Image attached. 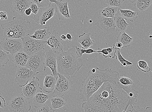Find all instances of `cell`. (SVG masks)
Instances as JSON below:
<instances>
[{
    "label": "cell",
    "mask_w": 152,
    "mask_h": 112,
    "mask_svg": "<svg viewBox=\"0 0 152 112\" xmlns=\"http://www.w3.org/2000/svg\"><path fill=\"white\" fill-rule=\"evenodd\" d=\"M149 37H150V38H151V37H152V36H151Z\"/></svg>",
    "instance_id": "681fc988"
},
{
    "label": "cell",
    "mask_w": 152,
    "mask_h": 112,
    "mask_svg": "<svg viewBox=\"0 0 152 112\" xmlns=\"http://www.w3.org/2000/svg\"><path fill=\"white\" fill-rule=\"evenodd\" d=\"M36 112H55L50 109V108L45 105V106L38 108Z\"/></svg>",
    "instance_id": "d590c367"
},
{
    "label": "cell",
    "mask_w": 152,
    "mask_h": 112,
    "mask_svg": "<svg viewBox=\"0 0 152 112\" xmlns=\"http://www.w3.org/2000/svg\"><path fill=\"white\" fill-rule=\"evenodd\" d=\"M32 3L30 0H13V13L16 17H21L25 15V11L30 7Z\"/></svg>",
    "instance_id": "2e32d148"
},
{
    "label": "cell",
    "mask_w": 152,
    "mask_h": 112,
    "mask_svg": "<svg viewBox=\"0 0 152 112\" xmlns=\"http://www.w3.org/2000/svg\"><path fill=\"white\" fill-rule=\"evenodd\" d=\"M58 78L53 93L56 95L63 96L72 90L73 82L69 79L58 73Z\"/></svg>",
    "instance_id": "8fae6325"
},
{
    "label": "cell",
    "mask_w": 152,
    "mask_h": 112,
    "mask_svg": "<svg viewBox=\"0 0 152 112\" xmlns=\"http://www.w3.org/2000/svg\"><path fill=\"white\" fill-rule=\"evenodd\" d=\"M58 1H63V0H57Z\"/></svg>",
    "instance_id": "c3c4849f"
},
{
    "label": "cell",
    "mask_w": 152,
    "mask_h": 112,
    "mask_svg": "<svg viewBox=\"0 0 152 112\" xmlns=\"http://www.w3.org/2000/svg\"><path fill=\"white\" fill-rule=\"evenodd\" d=\"M55 6L51 5L40 8L37 15L34 16V22L43 27L48 21L55 16Z\"/></svg>",
    "instance_id": "ba28073f"
},
{
    "label": "cell",
    "mask_w": 152,
    "mask_h": 112,
    "mask_svg": "<svg viewBox=\"0 0 152 112\" xmlns=\"http://www.w3.org/2000/svg\"><path fill=\"white\" fill-rule=\"evenodd\" d=\"M132 107V110H127L126 112H152V108L150 106L141 108L137 106L136 109L134 108L133 106Z\"/></svg>",
    "instance_id": "e575fe53"
},
{
    "label": "cell",
    "mask_w": 152,
    "mask_h": 112,
    "mask_svg": "<svg viewBox=\"0 0 152 112\" xmlns=\"http://www.w3.org/2000/svg\"><path fill=\"white\" fill-rule=\"evenodd\" d=\"M114 20L116 31L119 33L124 32L129 26V24L126 22V20L119 15L115 17Z\"/></svg>",
    "instance_id": "484cf974"
},
{
    "label": "cell",
    "mask_w": 152,
    "mask_h": 112,
    "mask_svg": "<svg viewBox=\"0 0 152 112\" xmlns=\"http://www.w3.org/2000/svg\"><path fill=\"white\" fill-rule=\"evenodd\" d=\"M6 107V101L4 98L0 95V108H4Z\"/></svg>",
    "instance_id": "ab89813d"
},
{
    "label": "cell",
    "mask_w": 152,
    "mask_h": 112,
    "mask_svg": "<svg viewBox=\"0 0 152 112\" xmlns=\"http://www.w3.org/2000/svg\"><path fill=\"white\" fill-rule=\"evenodd\" d=\"M51 33L49 28L45 27L43 30L39 29L35 30L34 31V34L30 35V36L35 39L46 41L50 36Z\"/></svg>",
    "instance_id": "44dd1931"
},
{
    "label": "cell",
    "mask_w": 152,
    "mask_h": 112,
    "mask_svg": "<svg viewBox=\"0 0 152 112\" xmlns=\"http://www.w3.org/2000/svg\"><path fill=\"white\" fill-rule=\"evenodd\" d=\"M58 73L68 78H75L83 65L82 58L77 54L75 46L68 51L56 52Z\"/></svg>",
    "instance_id": "3957f363"
},
{
    "label": "cell",
    "mask_w": 152,
    "mask_h": 112,
    "mask_svg": "<svg viewBox=\"0 0 152 112\" xmlns=\"http://www.w3.org/2000/svg\"><path fill=\"white\" fill-rule=\"evenodd\" d=\"M118 13L119 16H121L125 20L133 22L138 18L139 12L132 11L128 9H122L119 8Z\"/></svg>",
    "instance_id": "ffe728a7"
},
{
    "label": "cell",
    "mask_w": 152,
    "mask_h": 112,
    "mask_svg": "<svg viewBox=\"0 0 152 112\" xmlns=\"http://www.w3.org/2000/svg\"><path fill=\"white\" fill-rule=\"evenodd\" d=\"M9 61L8 54L0 49V68L4 67Z\"/></svg>",
    "instance_id": "4dcf8cb0"
},
{
    "label": "cell",
    "mask_w": 152,
    "mask_h": 112,
    "mask_svg": "<svg viewBox=\"0 0 152 112\" xmlns=\"http://www.w3.org/2000/svg\"><path fill=\"white\" fill-rule=\"evenodd\" d=\"M32 2L36 3L39 7H45L51 6L52 3L49 2V0H30Z\"/></svg>",
    "instance_id": "836d02e7"
},
{
    "label": "cell",
    "mask_w": 152,
    "mask_h": 112,
    "mask_svg": "<svg viewBox=\"0 0 152 112\" xmlns=\"http://www.w3.org/2000/svg\"><path fill=\"white\" fill-rule=\"evenodd\" d=\"M25 15L28 16H30L32 13L31 10L30 8L27 9L25 11Z\"/></svg>",
    "instance_id": "b9f144b4"
},
{
    "label": "cell",
    "mask_w": 152,
    "mask_h": 112,
    "mask_svg": "<svg viewBox=\"0 0 152 112\" xmlns=\"http://www.w3.org/2000/svg\"><path fill=\"white\" fill-rule=\"evenodd\" d=\"M128 1L130 3H133L134 2H136L137 0H128Z\"/></svg>",
    "instance_id": "bcb514c9"
},
{
    "label": "cell",
    "mask_w": 152,
    "mask_h": 112,
    "mask_svg": "<svg viewBox=\"0 0 152 112\" xmlns=\"http://www.w3.org/2000/svg\"><path fill=\"white\" fill-rule=\"evenodd\" d=\"M29 57L23 51H20L12 56V61L17 68L25 67Z\"/></svg>",
    "instance_id": "ac0fdd59"
},
{
    "label": "cell",
    "mask_w": 152,
    "mask_h": 112,
    "mask_svg": "<svg viewBox=\"0 0 152 112\" xmlns=\"http://www.w3.org/2000/svg\"><path fill=\"white\" fill-rule=\"evenodd\" d=\"M39 81V78H35L23 87L21 92V95L27 100L33 99L36 94L42 91V89L40 87Z\"/></svg>",
    "instance_id": "7c38bea8"
},
{
    "label": "cell",
    "mask_w": 152,
    "mask_h": 112,
    "mask_svg": "<svg viewBox=\"0 0 152 112\" xmlns=\"http://www.w3.org/2000/svg\"><path fill=\"white\" fill-rule=\"evenodd\" d=\"M115 45L116 47H117L116 48H118L119 49L124 48V47L122 43L120 42L119 41H117Z\"/></svg>",
    "instance_id": "7bdbcfd3"
},
{
    "label": "cell",
    "mask_w": 152,
    "mask_h": 112,
    "mask_svg": "<svg viewBox=\"0 0 152 112\" xmlns=\"http://www.w3.org/2000/svg\"><path fill=\"white\" fill-rule=\"evenodd\" d=\"M134 6L141 12H145L152 4V0H137Z\"/></svg>",
    "instance_id": "83f0119b"
},
{
    "label": "cell",
    "mask_w": 152,
    "mask_h": 112,
    "mask_svg": "<svg viewBox=\"0 0 152 112\" xmlns=\"http://www.w3.org/2000/svg\"><path fill=\"white\" fill-rule=\"evenodd\" d=\"M45 65L46 68L48 67L51 69L52 75L55 77L58 78L57 57L56 52L52 50H50L46 52Z\"/></svg>",
    "instance_id": "9a60e30c"
},
{
    "label": "cell",
    "mask_w": 152,
    "mask_h": 112,
    "mask_svg": "<svg viewBox=\"0 0 152 112\" xmlns=\"http://www.w3.org/2000/svg\"><path fill=\"white\" fill-rule=\"evenodd\" d=\"M78 41L82 45V47L86 49L92 46L95 43L94 41L91 39L90 33H84L80 35Z\"/></svg>",
    "instance_id": "d4e9b609"
},
{
    "label": "cell",
    "mask_w": 152,
    "mask_h": 112,
    "mask_svg": "<svg viewBox=\"0 0 152 112\" xmlns=\"http://www.w3.org/2000/svg\"><path fill=\"white\" fill-rule=\"evenodd\" d=\"M8 19V15L7 12L4 11L0 12V20H7Z\"/></svg>",
    "instance_id": "f35d334b"
},
{
    "label": "cell",
    "mask_w": 152,
    "mask_h": 112,
    "mask_svg": "<svg viewBox=\"0 0 152 112\" xmlns=\"http://www.w3.org/2000/svg\"><path fill=\"white\" fill-rule=\"evenodd\" d=\"M94 24L106 34H112L116 31L114 19L99 16L97 21Z\"/></svg>",
    "instance_id": "4fadbf2b"
},
{
    "label": "cell",
    "mask_w": 152,
    "mask_h": 112,
    "mask_svg": "<svg viewBox=\"0 0 152 112\" xmlns=\"http://www.w3.org/2000/svg\"><path fill=\"white\" fill-rule=\"evenodd\" d=\"M130 105L128 94L119 84L106 81L82 107L85 112H126Z\"/></svg>",
    "instance_id": "6da1fadb"
},
{
    "label": "cell",
    "mask_w": 152,
    "mask_h": 112,
    "mask_svg": "<svg viewBox=\"0 0 152 112\" xmlns=\"http://www.w3.org/2000/svg\"><path fill=\"white\" fill-rule=\"evenodd\" d=\"M137 66L141 71L145 73L151 71L147 62L143 60L139 61L137 63Z\"/></svg>",
    "instance_id": "1f68e13d"
},
{
    "label": "cell",
    "mask_w": 152,
    "mask_h": 112,
    "mask_svg": "<svg viewBox=\"0 0 152 112\" xmlns=\"http://www.w3.org/2000/svg\"><path fill=\"white\" fill-rule=\"evenodd\" d=\"M116 60H118L121 63V65L123 67H127L128 65H132V63L126 60L121 55L120 49L117 48L115 54V58Z\"/></svg>",
    "instance_id": "f1b7e54d"
},
{
    "label": "cell",
    "mask_w": 152,
    "mask_h": 112,
    "mask_svg": "<svg viewBox=\"0 0 152 112\" xmlns=\"http://www.w3.org/2000/svg\"><path fill=\"white\" fill-rule=\"evenodd\" d=\"M46 43L53 51L59 52L64 51L62 40L56 30L53 31L48 39L46 41Z\"/></svg>",
    "instance_id": "e0dca14e"
},
{
    "label": "cell",
    "mask_w": 152,
    "mask_h": 112,
    "mask_svg": "<svg viewBox=\"0 0 152 112\" xmlns=\"http://www.w3.org/2000/svg\"><path fill=\"white\" fill-rule=\"evenodd\" d=\"M50 96L42 92L37 93L33 97V104L35 108H38L45 105V103Z\"/></svg>",
    "instance_id": "7402d4cb"
},
{
    "label": "cell",
    "mask_w": 152,
    "mask_h": 112,
    "mask_svg": "<svg viewBox=\"0 0 152 112\" xmlns=\"http://www.w3.org/2000/svg\"><path fill=\"white\" fill-rule=\"evenodd\" d=\"M0 45L7 54L12 56L20 51H23V42L21 38L5 39L0 41Z\"/></svg>",
    "instance_id": "30bf717a"
},
{
    "label": "cell",
    "mask_w": 152,
    "mask_h": 112,
    "mask_svg": "<svg viewBox=\"0 0 152 112\" xmlns=\"http://www.w3.org/2000/svg\"><path fill=\"white\" fill-rule=\"evenodd\" d=\"M119 9L117 7L108 6L100 9L99 14L100 16L104 17L114 19Z\"/></svg>",
    "instance_id": "cb8c5ba5"
},
{
    "label": "cell",
    "mask_w": 152,
    "mask_h": 112,
    "mask_svg": "<svg viewBox=\"0 0 152 112\" xmlns=\"http://www.w3.org/2000/svg\"><path fill=\"white\" fill-rule=\"evenodd\" d=\"M45 53L44 51L29 56L25 66L35 72L40 73L45 71Z\"/></svg>",
    "instance_id": "8992f818"
},
{
    "label": "cell",
    "mask_w": 152,
    "mask_h": 112,
    "mask_svg": "<svg viewBox=\"0 0 152 112\" xmlns=\"http://www.w3.org/2000/svg\"><path fill=\"white\" fill-rule=\"evenodd\" d=\"M75 47L77 54L80 57L82 58L83 55V54L86 53V49L82 47L81 48H80L77 46H75Z\"/></svg>",
    "instance_id": "74e56055"
},
{
    "label": "cell",
    "mask_w": 152,
    "mask_h": 112,
    "mask_svg": "<svg viewBox=\"0 0 152 112\" xmlns=\"http://www.w3.org/2000/svg\"><path fill=\"white\" fill-rule=\"evenodd\" d=\"M30 8L31 10L32 13L34 15H37L39 9L37 4L33 2L31 3Z\"/></svg>",
    "instance_id": "8d00e7d4"
},
{
    "label": "cell",
    "mask_w": 152,
    "mask_h": 112,
    "mask_svg": "<svg viewBox=\"0 0 152 112\" xmlns=\"http://www.w3.org/2000/svg\"><path fill=\"white\" fill-rule=\"evenodd\" d=\"M67 39L69 40V42H71L74 39V37H72L71 35L69 33H67L66 35Z\"/></svg>",
    "instance_id": "ee69618b"
},
{
    "label": "cell",
    "mask_w": 152,
    "mask_h": 112,
    "mask_svg": "<svg viewBox=\"0 0 152 112\" xmlns=\"http://www.w3.org/2000/svg\"><path fill=\"white\" fill-rule=\"evenodd\" d=\"M4 30L3 38H21L30 35L31 27L30 22L21 17H14L11 21L1 25Z\"/></svg>",
    "instance_id": "277c9868"
},
{
    "label": "cell",
    "mask_w": 152,
    "mask_h": 112,
    "mask_svg": "<svg viewBox=\"0 0 152 112\" xmlns=\"http://www.w3.org/2000/svg\"><path fill=\"white\" fill-rule=\"evenodd\" d=\"M60 38H61V40L66 41L67 39L66 36L64 34H63L61 35Z\"/></svg>",
    "instance_id": "f6af8a7d"
},
{
    "label": "cell",
    "mask_w": 152,
    "mask_h": 112,
    "mask_svg": "<svg viewBox=\"0 0 152 112\" xmlns=\"http://www.w3.org/2000/svg\"><path fill=\"white\" fill-rule=\"evenodd\" d=\"M58 78L52 74L45 75L43 87L45 92L49 93L53 92Z\"/></svg>",
    "instance_id": "d6986e66"
},
{
    "label": "cell",
    "mask_w": 152,
    "mask_h": 112,
    "mask_svg": "<svg viewBox=\"0 0 152 112\" xmlns=\"http://www.w3.org/2000/svg\"><path fill=\"white\" fill-rule=\"evenodd\" d=\"M23 42V51L29 56L43 51L47 45L46 41L38 40L29 36L21 38Z\"/></svg>",
    "instance_id": "5b68a950"
},
{
    "label": "cell",
    "mask_w": 152,
    "mask_h": 112,
    "mask_svg": "<svg viewBox=\"0 0 152 112\" xmlns=\"http://www.w3.org/2000/svg\"><path fill=\"white\" fill-rule=\"evenodd\" d=\"M116 40L122 43L124 47L126 48L130 47L133 41V38L124 31L119 33Z\"/></svg>",
    "instance_id": "4316f807"
},
{
    "label": "cell",
    "mask_w": 152,
    "mask_h": 112,
    "mask_svg": "<svg viewBox=\"0 0 152 112\" xmlns=\"http://www.w3.org/2000/svg\"><path fill=\"white\" fill-rule=\"evenodd\" d=\"M7 105L10 112H28L31 109L30 103L21 94L12 98Z\"/></svg>",
    "instance_id": "52a82bcc"
},
{
    "label": "cell",
    "mask_w": 152,
    "mask_h": 112,
    "mask_svg": "<svg viewBox=\"0 0 152 112\" xmlns=\"http://www.w3.org/2000/svg\"><path fill=\"white\" fill-rule=\"evenodd\" d=\"M51 101L50 109L54 111L57 109H61L66 104L64 97L61 96H54L51 99Z\"/></svg>",
    "instance_id": "603a6c76"
},
{
    "label": "cell",
    "mask_w": 152,
    "mask_h": 112,
    "mask_svg": "<svg viewBox=\"0 0 152 112\" xmlns=\"http://www.w3.org/2000/svg\"><path fill=\"white\" fill-rule=\"evenodd\" d=\"M49 2L55 4L56 10L59 20H64L70 18L68 2L60 1L57 0H49Z\"/></svg>",
    "instance_id": "5bb4252c"
},
{
    "label": "cell",
    "mask_w": 152,
    "mask_h": 112,
    "mask_svg": "<svg viewBox=\"0 0 152 112\" xmlns=\"http://www.w3.org/2000/svg\"><path fill=\"white\" fill-rule=\"evenodd\" d=\"M90 23H92V20H90Z\"/></svg>",
    "instance_id": "7dc6e473"
},
{
    "label": "cell",
    "mask_w": 152,
    "mask_h": 112,
    "mask_svg": "<svg viewBox=\"0 0 152 112\" xmlns=\"http://www.w3.org/2000/svg\"><path fill=\"white\" fill-rule=\"evenodd\" d=\"M125 0H105V3L108 6L120 7Z\"/></svg>",
    "instance_id": "d6a6232c"
},
{
    "label": "cell",
    "mask_w": 152,
    "mask_h": 112,
    "mask_svg": "<svg viewBox=\"0 0 152 112\" xmlns=\"http://www.w3.org/2000/svg\"><path fill=\"white\" fill-rule=\"evenodd\" d=\"M39 73L26 67L18 68L15 76V81L20 87H23L32 80Z\"/></svg>",
    "instance_id": "9c48e42d"
},
{
    "label": "cell",
    "mask_w": 152,
    "mask_h": 112,
    "mask_svg": "<svg viewBox=\"0 0 152 112\" xmlns=\"http://www.w3.org/2000/svg\"><path fill=\"white\" fill-rule=\"evenodd\" d=\"M94 52H97V50H94L90 48L87 49L86 50V53L88 54H92Z\"/></svg>",
    "instance_id": "60d3db41"
},
{
    "label": "cell",
    "mask_w": 152,
    "mask_h": 112,
    "mask_svg": "<svg viewBox=\"0 0 152 112\" xmlns=\"http://www.w3.org/2000/svg\"><path fill=\"white\" fill-rule=\"evenodd\" d=\"M119 82L121 88L123 87H132L134 84L132 79L125 76H120Z\"/></svg>",
    "instance_id": "f546056e"
},
{
    "label": "cell",
    "mask_w": 152,
    "mask_h": 112,
    "mask_svg": "<svg viewBox=\"0 0 152 112\" xmlns=\"http://www.w3.org/2000/svg\"><path fill=\"white\" fill-rule=\"evenodd\" d=\"M95 73L91 70L83 79L82 84V87L79 91L80 98L87 101L106 81L119 84V73L108 68L101 69L96 68Z\"/></svg>",
    "instance_id": "7a4b0ae2"
}]
</instances>
